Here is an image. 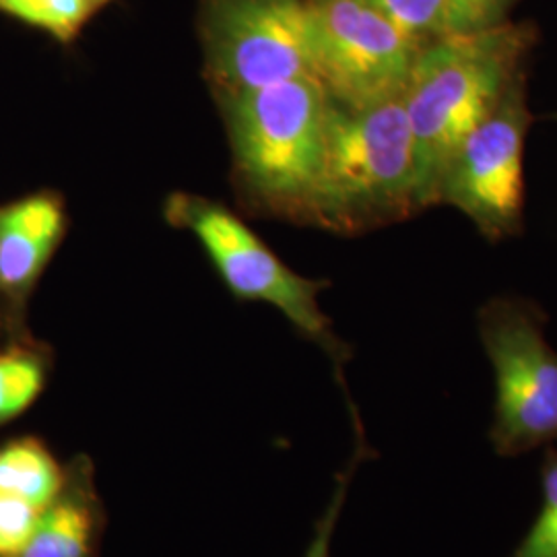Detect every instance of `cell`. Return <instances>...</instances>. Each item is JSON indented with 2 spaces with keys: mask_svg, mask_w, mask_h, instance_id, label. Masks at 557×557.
<instances>
[{
  "mask_svg": "<svg viewBox=\"0 0 557 557\" xmlns=\"http://www.w3.org/2000/svg\"><path fill=\"white\" fill-rule=\"evenodd\" d=\"M522 50V32L506 23L419 48L400 96L413 137L419 209L436 205L446 163L520 73Z\"/></svg>",
  "mask_w": 557,
  "mask_h": 557,
  "instance_id": "obj_1",
  "label": "cell"
},
{
  "mask_svg": "<svg viewBox=\"0 0 557 557\" xmlns=\"http://www.w3.org/2000/svg\"><path fill=\"white\" fill-rule=\"evenodd\" d=\"M419 209L416 151L400 96L368 108L331 100L319 174L301 220L359 232Z\"/></svg>",
  "mask_w": 557,
  "mask_h": 557,
  "instance_id": "obj_2",
  "label": "cell"
},
{
  "mask_svg": "<svg viewBox=\"0 0 557 557\" xmlns=\"http://www.w3.org/2000/svg\"><path fill=\"white\" fill-rule=\"evenodd\" d=\"M234 168L259 207L301 220L320 170L331 98L312 77L223 98Z\"/></svg>",
  "mask_w": 557,
  "mask_h": 557,
  "instance_id": "obj_3",
  "label": "cell"
},
{
  "mask_svg": "<svg viewBox=\"0 0 557 557\" xmlns=\"http://www.w3.org/2000/svg\"><path fill=\"white\" fill-rule=\"evenodd\" d=\"M481 345L494 368L496 403L490 442L517 458L557 442V351L537 306L515 298L487 301L478 314Z\"/></svg>",
  "mask_w": 557,
  "mask_h": 557,
  "instance_id": "obj_4",
  "label": "cell"
},
{
  "mask_svg": "<svg viewBox=\"0 0 557 557\" xmlns=\"http://www.w3.org/2000/svg\"><path fill=\"white\" fill-rule=\"evenodd\" d=\"M165 218L199 239L221 281L236 298L275 306L335 363L345 361V349L333 335L331 320L320 310L324 281L292 271L238 215L215 200L176 193L165 202Z\"/></svg>",
  "mask_w": 557,
  "mask_h": 557,
  "instance_id": "obj_5",
  "label": "cell"
},
{
  "mask_svg": "<svg viewBox=\"0 0 557 557\" xmlns=\"http://www.w3.org/2000/svg\"><path fill=\"white\" fill-rule=\"evenodd\" d=\"M202 44L207 77L221 98L317 79L308 0H207Z\"/></svg>",
  "mask_w": 557,
  "mask_h": 557,
  "instance_id": "obj_6",
  "label": "cell"
},
{
  "mask_svg": "<svg viewBox=\"0 0 557 557\" xmlns=\"http://www.w3.org/2000/svg\"><path fill=\"white\" fill-rule=\"evenodd\" d=\"M314 73L343 108L403 96L421 44L363 0H308Z\"/></svg>",
  "mask_w": 557,
  "mask_h": 557,
  "instance_id": "obj_7",
  "label": "cell"
},
{
  "mask_svg": "<svg viewBox=\"0 0 557 557\" xmlns=\"http://www.w3.org/2000/svg\"><path fill=\"white\" fill-rule=\"evenodd\" d=\"M529 122L518 73L496 108L460 140L440 176L436 202L462 211L490 239L506 238L520 227Z\"/></svg>",
  "mask_w": 557,
  "mask_h": 557,
  "instance_id": "obj_8",
  "label": "cell"
},
{
  "mask_svg": "<svg viewBox=\"0 0 557 557\" xmlns=\"http://www.w3.org/2000/svg\"><path fill=\"white\" fill-rule=\"evenodd\" d=\"M66 232L60 195L38 190L0 205V299L21 308L38 285Z\"/></svg>",
  "mask_w": 557,
  "mask_h": 557,
  "instance_id": "obj_9",
  "label": "cell"
},
{
  "mask_svg": "<svg viewBox=\"0 0 557 557\" xmlns=\"http://www.w3.org/2000/svg\"><path fill=\"white\" fill-rule=\"evenodd\" d=\"M96 506L91 492L60 494L44 512L17 557H91L96 541Z\"/></svg>",
  "mask_w": 557,
  "mask_h": 557,
  "instance_id": "obj_10",
  "label": "cell"
},
{
  "mask_svg": "<svg viewBox=\"0 0 557 557\" xmlns=\"http://www.w3.org/2000/svg\"><path fill=\"white\" fill-rule=\"evenodd\" d=\"M62 490L59 462L40 440H15L0 448V492L46 510Z\"/></svg>",
  "mask_w": 557,
  "mask_h": 557,
  "instance_id": "obj_11",
  "label": "cell"
},
{
  "mask_svg": "<svg viewBox=\"0 0 557 557\" xmlns=\"http://www.w3.org/2000/svg\"><path fill=\"white\" fill-rule=\"evenodd\" d=\"M112 0H0V15L40 29L60 44L77 40Z\"/></svg>",
  "mask_w": 557,
  "mask_h": 557,
  "instance_id": "obj_12",
  "label": "cell"
},
{
  "mask_svg": "<svg viewBox=\"0 0 557 557\" xmlns=\"http://www.w3.org/2000/svg\"><path fill=\"white\" fill-rule=\"evenodd\" d=\"M46 384V361L38 351L13 345L0 349V423L20 418Z\"/></svg>",
  "mask_w": 557,
  "mask_h": 557,
  "instance_id": "obj_13",
  "label": "cell"
},
{
  "mask_svg": "<svg viewBox=\"0 0 557 557\" xmlns=\"http://www.w3.org/2000/svg\"><path fill=\"white\" fill-rule=\"evenodd\" d=\"M510 557H557V448H547L541 465L537 518Z\"/></svg>",
  "mask_w": 557,
  "mask_h": 557,
  "instance_id": "obj_14",
  "label": "cell"
},
{
  "mask_svg": "<svg viewBox=\"0 0 557 557\" xmlns=\"http://www.w3.org/2000/svg\"><path fill=\"white\" fill-rule=\"evenodd\" d=\"M418 44L446 36V0H363Z\"/></svg>",
  "mask_w": 557,
  "mask_h": 557,
  "instance_id": "obj_15",
  "label": "cell"
},
{
  "mask_svg": "<svg viewBox=\"0 0 557 557\" xmlns=\"http://www.w3.org/2000/svg\"><path fill=\"white\" fill-rule=\"evenodd\" d=\"M356 430H358L356 450H354V455L347 460L345 469H343L341 473H337L331 499H329V504H326L322 517L319 518V522H317V527H314V535H312V541H310L306 554L301 557H331L333 537H335V531H337L341 512H343V508H345V499H347V494H349V485H351V481H354L356 473H358V467L361 465V460L372 455L370 448H368V444H366V438H363V430H361L358 416H356Z\"/></svg>",
  "mask_w": 557,
  "mask_h": 557,
  "instance_id": "obj_16",
  "label": "cell"
},
{
  "mask_svg": "<svg viewBox=\"0 0 557 557\" xmlns=\"http://www.w3.org/2000/svg\"><path fill=\"white\" fill-rule=\"evenodd\" d=\"M40 508L0 492V557H17L40 522Z\"/></svg>",
  "mask_w": 557,
  "mask_h": 557,
  "instance_id": "obj_17",
  "label": "cell"
},
{
  "mask_svg": "<svg viewBox=\"0 0 557 557\" xmlns=\"http://www.w3.org/2000/svg\"><path fill=\"white\" fill-rule=\"evenodd\" d=\"M515 0H446V34H475L504 23Z\"/></svg>",
  "mask_w": 557,
  "mask_h": 557,
  "instance_id": "obj_18",
  "label": "cell"
},
{
  "mask_svg": "<svg viewBox=\"0 0 557 557\" xmlns=\"http://www.w3.org/2000/svg\"><path fill=\"white\" fill-rule=\"evenodd\" d=\"M0 301H2V299H0Z\"/></svg>",
  "mask_w": 557,
  "mask_h": 557,
  "instance_id": "obj_19",
  "label": "cell"
}]
</instances>
